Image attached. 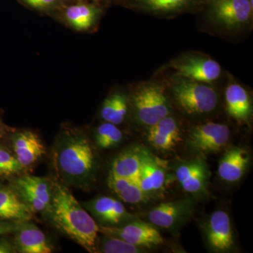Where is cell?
<instances>
[{
    "label": "cell",
    "instance_id": "obj_33",
    "mask_svg": "<svg viewBox=\"0 0 253 253\" xmlns=\"http://www.w3.org/2000/svg\"><path fill=\"white\" fill-rule=\"evenodd\" d=\"M1 186H2V185H1V184H0V187H1Z\"/></svg>",
    "mask_w": 253,
    "mask_h": 253
},
{
    "label": "cell",
    "instance_id": "obj_19",
    "mask_svg": "<svg viewBox=\"0 0 253 253\" xmlns=\"http://www.w3.org/2000/svg\"><path fill=\"white\" fill-rule=\"evenodd\" d=\"M149 152L138 146L123 150L113 160L109 172L121 177L138 179L141 166Z\"/></svg>",
    "mask_w": 253,
    "mask_h": 253
},
{
    "label": "cell",
    "instance_id": "obj_17",
    "mask_svg": "<svg viewBox=\"0 0 253 253\" xmlns=\"http://www.w3.org/2000/svg\"><path fill=\"white\" fill-rule=\"evenodd\" d=\"M251 156L244 148H231L219 160L218 174L221 180L234 184L242 179L249 168Z\"/></svg>",
    "mask_w": 253,
    "mask_h": 253
},
{
    "label": "cell",
    "instance_id": "obj_11",
    "mask_svg": "<svg viewBox=\"0 0 253 253\" xmlns=\"http://www.w3.org/2000/svg\"><path fill=\"white\" fill-rule=\"evenodd\" d=\"M194 199L162 203L153 208L147 214L151 224L167 230H176L186 222L194 212Z\"/></svg>",
    "mask_w": 253,
    "mask_h": 253
},
{
    "label": "cell",
    "instance_id": "obj_21",
    "mask_svg": "<svg viewBox=\"0 0 253 253\" xmlns=\"http://www.w3.org/2000/svg\"><path fill=\"white\" fill-rule=\"evenodd\" d=\"M226 110L228 115L239 123L249 122L252 117L253 104L247 90L233 83L225 90Z\"/></svg>",
    "mask_w": 253,
    "mask_h": 253
},
{
    "label": "cell",
    "instance_id": "obj_2",
    "mask_svg": "<svg viewBox=\"0 0 253 253\" xmlns=\"http://www.w3.org/2000/svg\"><path fill=\"white\" fill-rule=\"evenodd\" d=\"M43 217L63 235L89 253H96L99 225L78 203L68 186L52 180V194Z\"/></svg>",
    "mask_w": 253,
    "mask_h": 253
},
{
    "label": "cell",
    "instance_id": "obj_22",
    "mask_svg": "<svg viewBox=\"0 0 253 253\" xmlns=\"http://www.w3.org/2000/svg\"><path fill=\"white\" fill-rule=\"evenodd\" d=\"M207 0H129L131 7L156 15L184 12L197 7Z\"/></svg>",
    "mask_w": 253,
    "mask_h": 253
},
{
    "label": "cell",
    "instance_id": "obj_25",
    "mask_svg": "<svg viewBox=\"0 0 253 253\" xmlns=\"http://www.w3.org/2000/svg\"><path fill=\"white\" fill-rule=\"evenodd\" d=\"M129 106V100L126 94L121 92L114 93L104 100L100 115L104 122L118 126L126 120Z\"/></svg>",
    "mask_w": 253,
    "mask_h": 253
},
{
    "label": "cell",
    "instance_id": "obj_32",
    "mask_svg": "<svg viewBox=\"0 0 253 253\" xmlns=\"http://www.w3.org/2000/svg\"><path fill=\"white\" fill-rule=\"evenodd\" d=\"M10 129H9L7 126H5L1 118H0V139H1L3 136H4L8 132H9Z\"/></svg>",
    "mask_w": 253,
    "mask_h": 253
},
{
    "label": "cell",
    "instance_id": "obj_30",
    "mask_svg": "<svg viewBox=\"0 0 253 253\" xmlns=\"http://www.w3.org/2000/svg\"><path fill=\"white\" fill-rule=\"evenodd\" d=\"M19 223L0 219V236L14 234L15 231L17 229Z\"/></svg>",
    "mask_w": 253,
    "mask_h": 253
},
{
    "label": "cell",
    "instance_id": "obj_8",
    "mask_svg": "<svg viewBox=\"0 0 253 253\" xmlns=\"http://www.w3.org/2000/svg\"><path fill=\"white\" fill-rule=\"evenodd\" d=\"M99 231L104 235L120 238L144 249L156 247L163 243L162 236L155 226L151 223L139 220L138 218L122 226L115 227L99 226Z\"/></svg>",
    "mask_w": 253,
    "mask_h": 253
},
{
    "label": "cell",
    "instance_id": "obj_28",
    "mask_svg": "<svg viewBox=\"0 0 253 253\" xmlns=\"http://www.w3.org/2000/svg\"><path fill=\"white\" fill-rule=\"evenodd\" d=\"M24 172L11 149L0 144V179H14Z\"/></svg>",
    "mask_w": 253,
    "mask_h": 253
},
{
    "label": "cell",
    "instance_id": "obj_7",
    "mask_svg": "<svg viewBox=\"0 0 253 253\" xmlns=\"http://www.w3.org/2000/svg\"><path fill=\"white\" fill-rule=\"evenodd\" d=\"M230 129L224 124L208 123L193 126L189 131L187 144L190 149L201 154L219 152L230 139Z\"/></svg>",
    "mask_w": 253,
    "mask_h": 253
},
{
    "label": "cell",
    "instance_id": "obj_18",
    "mask_svg": "<svg viewBox=\"0 0 253 253\" xmlns=\"http://www.w3.org/2000/svg\"><path fill=\"white\" fill-rule=\"evenodd\" d=\"M34 214L12 185L0 187V219L23 222L32 221Z\"/></svg>",
    "mask_w": 253,
    "mask_h": 253
},
{
    "label": "cell",
    "instance_id": "obj_31",
    "mask_svg": "<svg viewBox=\"0 0 253 253\" xmlns=\"http://www.w3.org/2000/svg\"><path fill=\"white\" fill-rule=\"evenodd\" d=\"M16 253L17 252L13 240H9L8 238L1 236V237H0V253Z\"/></svg>",
    "mask_w": 253,
    "mask_h": 253
},
{
    "label": "cell",
    "instance_id": "obj_3",
    "mask_svg": "<svg viewBox=\"0 0 253 253\" xmlns=\"http://www.w3.org/2000/svg\"><path fill=\"white\" fill-rule=\"evenodd\" d=\"M172 99L175 104L190 116H202L214 111L218 94L211 84L179 77L173 83Z\"/></svg>",
    "mask_w": 253,
    "mask_h": 253
},
{
    "label": "cell",
    "instance_id": "obj_5",
    "mask_svg": "<svg viewBox=\"0 0 253 253\" xmlns=\"http://www.w3.org/2000/svg\"><path fill=\"white\" fill-rule=\"evenodd\" d=\"M208 16L226 30L246 27L253 18V6L249 0H207Z\"/></svg>",
    "mask_w": 253,
    "mask_h": 253
},
{
    "label": "cell",
    "instance_id": "obj_6",
    "mask_svg": "<svg viewBox=\"0 0 253 253\" xmlns=\"http://www.w3.org/2000/svg\"><path fill=\"white\" fill-rule=\"evenodd\" d=\"M16 191L33 213H43L49 206L52 180L23 174L13 179Z\"/></svg>",
    "mask_w": 253,
    "mask_h": 253
},
{
    "label": "cell",
    "instance_id": "obj_24",
    "mask_svg": "<svg viewBox=\"0 0 253 253\" xmlns=\"http://www.w3.org/2000/svg\"><path fill=\"white\" fill-rule=\"evenodd\" d=\"M101 10L94 4L78 3L68 6L64 18L70 27L76 31L86 32L94 27Z\"/></svg>",
    "mask_w": 253,
    "mask_h": 253
},
{
    "label": "cell",
    "instance_id": "obj_14",
    "mask_svg": "<svg viewBox=\"0 0 253 253\" xmlns=\"http://www.w3.org/2000/svg\"><path fill=\"white\" fill-rule=\"evenodd\" d=\"M10 142L11 151L25 171L33 167L45 154L44 144L35 131H12Z\"/></svg>",
    "mask_w": 253,
    "mask_h": 253
},
{
    "label": "cell",
    "instance_id": "obj_4",
    "mask_svg": "<svg viewBox=\"0 0 253 253\" xmlns=\"http://www.w3.org/2000/svg\"><path fill=\"white\" fill-rule=\"evenodd\" d=\"M129 103L136 122L147 127L170 115L169 99L158 83H145L138 86Z\"/></svg>",
    "mask_w": 253,
    "mask_h": 253
},
{
    "label": "cell",
    "instance_id": "obj_23",
    "mask_svg": "<svg viewBox=\"0 0 253 253\" xmlns=\"http://www.w3.org/2000/svg\"><path fill=\"white\" fill-rule=\"evenodd\" d=\"M107 184L109 189L117 195L121 201L126 204H145L151 199V196L141 189L138 179L121 177L109 172Z\"/></svg>",
    "mask_w": 253,
    "mask_h": 253
},
{
    "label": "cell",
    "instance_id": "obj_27",
    "mask_svg": "<svg viewBox=\"0 0 253 253\" xmlns=\"http://www.w3.org/2000/svg\"><path fill=\"white\" fill-rule=\"evenodd\" d=\"M98 237L96 253H141L146 252L144 248L129 244L115 236L104 235Z\"/></svg>",
    "mask_w": 253,
    "mask_h": 253
},
{
    "label": "cell",
    "instance_id": "obj_20",
    "mask_svg": "<svg viewBox=\"0 0 253 253\" xmlns=\"http://www.w3.org/2000/svg\"><path fill=\"white\" fill-rule=\"evenodd\" d=\"M166 179V164L148 153L138 176L141 189L152 197L153 195L163 189Z\"/></svg>",
    "mask_w": 253,
    "mask_h": 253
},
{
    "label": "cell",
    "instance_id": "obj_1",
    "mask_svg": "<svg viewBox=\"0 0 253 253\" xmlns=\"http://www.w3.org/2000/svg\"><path fill=\"white\" fill-rule=\"evenodd\" d=\"M53 161L65 185L86 190L94 183L97 156L89 136L81 128H63L55 142Z\"/></svg>",
    "mask_w": 253,
    "mask_h": 253
},
{
    "label": "cell",
    "instance_id": "obj_29",
    "mask_svg": "<svg viewBox=\"0 0 253 253\" xmlns=\"http://www.w3.org/2000/svg\"><path fill=\"white\" fill-rule=\"evenodd\" d=\"M25 4L35 9H46L51 7L58 0H21Z\"/></svg>",
    "mask_w": 253,
    "mask_h": 253
},
{
    "label": "cell",
    "instance_id": "obj_26",
    "mask_svg": "<svg viewBox=\"0 0 253 253\" xmlns=\"http://www.w3.org/2000/svg\"><path fill=\"white\" fill-rule=\"evenodd\" d=\"M94 138L96 146L101 149H110L120 144L123 134L116 125L104 122L95 129Z\"/></svg>",
    "mask_w": 253,
    "mask_h": 253
},
{
    "label": "cell",
    "instance_id": "obj_16",
    "mask_svg": "<svg viewBox=\"0 0 253 253\" xmlns=\"http://www.w3.org/2000/svg\"><path fill=\"white\" fill-rule=\"evenodd\" d=\"M148 128L147 141L158 151H172L181 140L180 127L175 118L170 115Z\"/></svg>",
    "mask_w": 253,
    "mask_h": 253
},
{
    "label": "cell",
    "instance_id": "obj_15",
    "mask_svg": "<svg viewBox=\"0 0 253 253\" xmlns=\"http://www.w3.org/2000/svg\"><path fill=\"white\" fill-rule=\"evenodd\" d=\"M13 239L16 252L19 253H50L54 246L45 234L31 221L18 224Z\"/></svg>",
    "mask_w": 253,
    "mask_h": 253
},
{
    "label": "cell",
    "instance_id": "obj_13",
    "mask_svg": "<svg viewBox=\"0 0 253 253\" xmlns=\"http://www.w3.org/2000/svg\"><path fill=\"white\" fill-rule=\"evenodd\" d=\"M206 241L214 253H228L235 246L234 231L229 214L222 210L214 211L204 226Z\"/></svg>",
    "mask_w": 253,
    "mask_h": 253
},
{
    "label": "cell",
    "instance_id": "obj_10",
    "mask_svg": "<svg viewBox=\"0 0 253 253\" xmlns=\"http://www.w3.org/2000/svg\"><path fill=\"white\" fill-rule=\"evenodd\" d=\"M181 189L195 198L208 196L210 172L207 163L201 158L183 161L174 169Z\"/></svg>",
    "mask_w": 253,
    "mask_h": 253
},
{
    "label": "cell",
    "instance_id": "obj_9",
    "mask_svg": "<svg viewBox=\"0 0 253 253\" xmlns=\"http://www.w3.org/2000/svg\"><path fill=\"white\" fill-rule=\"evenodd\" d=\"M83 206L99 226H122L137 218L126 209L121 201L110 196H98L83 203Z\"/></svg>",
    "mask_w": 253,
    "mask_h": 253
},
{
    "label": "cell",
    "instance_id": "obj_12",
    "mask_svg": "<svg viewBox=\"0 0 253 253\" xmlns=\"http://www.w3.org/2000/svg\"><path fill=\"white\" fill-rule=\"evenodd\" d=\"M179 77L211 84L220 77L221 68L217 61L200 55H186L172 63Z\"/></svg>",
    "mask_w": 253,
    "mask_h": 253
}]
</instances>
